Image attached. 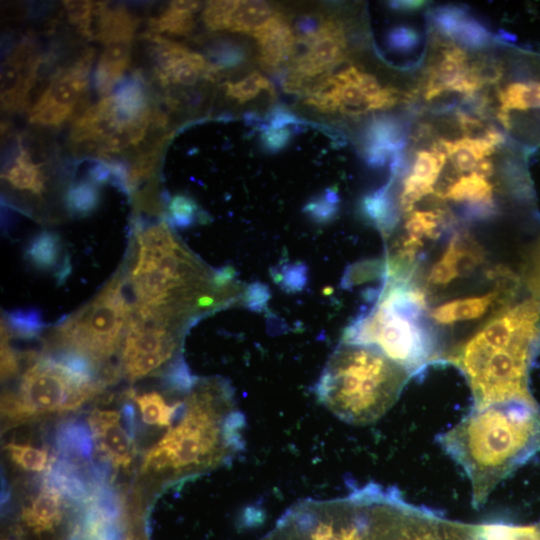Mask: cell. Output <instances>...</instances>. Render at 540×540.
Segmentation results:
<instances>
[{
	"label": "cell",
	"instance_id": "obj_1",
	"mask_svg": "<svg viewBox=\"0 0 540 540\" xmlns=\"http://www.w3.org/2000/svg\"><path fill=\"white\" fill-rule=\"evenodd\" d=\"M540 351V303L531 298L512 303L454 344L442 363L465 376L473 407L505 402L537 406L528 387L533 358Z\"/></svg>",
	"mask_w": 540,
	"mask_h": 540
},
{
	"label": "cell",
	"instance_id": "obj_2",
	"mask_svg": "<svg viewBox=\"0 0 540 540\" xmlns=\"http://www.w3.org/2000/svg\"><path fill=\"white\" fill-rule=\"evenodd\" d=\"M437 441L466 473L472 504L479 508L500 481L540 450V411L517 401L472 407Z\"/></svg>",
	"mask_w": 540,
	"mask_h": 540
},
{
	"label": "cell",
	"instance_id": "obj_3",
	"mask_svg": "<svg viewBox=\"0 0 540 540\" xmlns=\"http://www.w3.org/2000/svg\"><path fill=\"white\" fill-rule=\"evenodd\" d=\"M411 377L376 347L341 341L328 358L315 392L340 420L368 425L389 411Z\"/></svg>",
	"mask_w": 540,
	"mask_h": 540
},
{
	"label": "cell",
	"instance_id": "obj_4",
	"mask_svg": "<svg viewBox=\"0 0 540 540\" xmlns=\"http://www.w3.org/2000/svg\"><path fill=\"white\" fill-rule=\"evenodd\" d=\"M342 341L376 347L412 377L440 361L424 294L408 281L386 279L374 304L346 328Z\"/></svg>",
	"mask_w": 540,
	"mask_h": 540
},
{
	"label": "cell",
	"instance_id": "obj_5",
	"mask_svg": "<svg viewBox=\"0 0 540 540\" xmlns=\"http://www.w3.org/2000/svg\"><path fill=\"white\" fill-rule=\"evenodd\" d=\"M104 384L84 381L50 354L44 355L24 373L17 393L2 396V417L14 424L47 413L75 410L99 394Z\"/></svg>",
	"mask_w": 540,
	"mask_h": 540
},
{
	"label": "cell",
	"instance_id": "obj_6",
	"mask_svg": "<svg viewBox=\"0 0 540 540\" xmlns=\"http://www.w3.org/2000/svg\"><path fill=\"white\" fill-rule=\"evenodd\" d=\"M124 285L118 272L90 302L61 322L55 329L58 344L98 365L108 359L117 350L132 312Z\"/></svg>",
	"mask_w": 540,
	"mask_h": 540
},
{
	"label": "cell",
	"instance_id": "obj_7",
	"mask_svg": "<svg viewBox=\"0 0 540 540\" xmlns=\"http://www.w3.org/2000/svg\"><path fill=\"white\" fill-rule=\"evenodd\" d=\"M192 323L165 311L132 307L122 352L127 378H142L173 360L183 333ZM180 354V353H179Z\"/></svg>",
	"mask_w": 540,
	"mask_h": 540
},
{
	"label": "cell",
	"instance_id": "obj_8",
	"mask_svg": "<svg viewBox=\"0 0 540 540\" xmlns=\"http://www.w3.org/2000/svg\"><path fill=\"white\" fill-rule=\"evenodd\" d=\"M486 263V252L468 230L456 232L428 269L410 280L424 294L426 307L455 282L469 278Z\"/></svg>",
	"mask_w": 540,
	"mask_h": 540
},
{
	"label": "cell",
	"instance_id": "obj_9",
	"mask_svg": "<svg viewBox=\"0 0 540 540\" xmlns=\"http://www.w3.org/2000/svg\"><path fill=\"white\" fill-rule=\"evenodd\" d=\"M94 58V50L86 49L76 61L55 75L29 111V122L59 126L74 112L84 93Z\"/></svg>",
	"mask_w": 540,
	"mask_h": 540
},
{
	"label": "cell",
	"instance_id": "obj_10",
	"mask_svg": "<svg viewBox=\"0 0 540 540\" xmlns=\"http://www.w3.org/2000/svg\"><path fill=\"white\" fill-rule=\"evenodd\" d=\"M43 60L30 39H24L1 68V108L19 112L28 106L29 93L34 87Z\"/></svg>",
	"mask_w": 540,
	"mask_h": 540
},
{
	"label": "cell",
	"instance_id": "obj_11",
	"mask_svg": "<svg viewBox=\"0 0 540 540\" xmlns=\"http://www.w3.org/2000/svg\"><path fill=\"white\" fill-rule=\"evenodd\" d=\"M120 418V412L94 409L89 417V426L99 458L107 460L114 468H127L134 453L133 438Z\"/></svg>",
	"mask_w": 540,
	"mask_h": 540
},
{
	"label": "cell",
	"instance_id": "obj_12",
	"mask_svg": "<svg viewBox=\"0 0 540 540\" xmlns=\"http://www.w3.org/2000/svg\"><path fill=\"white\" fill-rule=\"evenodd\" d=\"M118 112L113 95L104 97L78 117L71 129L70 140L92 150L111 137L125 123Z\"/></svg>",
	"mask_w": 540,
	"mask_h": 540
},
{
	"label": "cell",
	"instance_id": "obj_13",
	"mask_svg": "<svg viewBox=\"0 0 540 540\" xmlns=\"http://www.w3.org/2000/svg\"><path fill=\"white\" fill-rule=\"evenodd\" d=\"M252 36L257 40L259 46L260 64L267 70L278 68L294 52L293 29L283 14L279 12Z\"/></svg>",
	"mask_w": 540,
	"mask_h": 540
},
{
	"label": "cell",
	"instance_id": "obj_14",
	"mask_svg": "<svg viewBox=\"0 0 540 540\" xmlns=\"http://www.w3.org/2000/svg\"><path fill=\"white\" fill-rule=\"evenodd\" d=\"M42 481L80 504L88 501L93 493L90 468L85 470L83 462L60 456L51 460Z\"/></svg>",
	"mask_w": 540,
	"mask_h": 540
},
{
	"label": "cell",
	"instance_id": "obj_15",
	"mask_svg": "<svg viewBox=\"0 0 540 540\" xmlns=\"http://www.w3.org/2000/svg\"><path fill=\"white\" fill-rule=\"evenodd\" d=\"M469 68L468 55L459 46H450L429 70L424 96L433 99L444 92H454Z\"/></svg>",
	"mask_w": 540,
	"mask_h": 540
},
{
	"label": "cell",
	"instance_id": "obj_16",
	"mask_svg": "<svg viewBox=\"0 0 540 540\" xmlns=\"http://www.w3.org/2000/svg\"><path fill=\"white\" fill-rule=\"evenodd\" d=\"M62 249L60 236L56 232L43 230L29 241L25 249V258L38 270L52 271L55 269V277L61 283L71 270L69 260L60 264Z\"/></svg>",
	"mask_w": 540,
	"mask_h": 540
},
{
	"label": "cell",
	"instance_id": "obj_17",
	"mask_svg": "<svg viewBox=\"0 0 540 540\" xmlns=\"http://www.w3.org/2000/svg\"><path fill=\"white\" fill-rule=\"evenodd\" d=\"M61 496L56 488L42 481L37 495L23 508L22 521L37 533L56 527L62 518Z\"/></svg>",
	"mask_w": 540,
	"mask_h": 540
},
{
	"label": "cell",
	"instance_id": "obj_18",
	"mask_svg": "<svg viewBox=\"0 0 540 540\" xmlns=\"http://www.w3.org/2000/svg\"><path fill=\"white\" fill-rule=\"evenodd\" d=\"M132 41H120L105 46L98 61L94 84L99 94L107 97L122 79L130 63Z\"/></svg>",
	"mask_w": 540,
	"mask_h": 540
},
{
	"label": "cell",
	"instance_id": "obj_19",
	"mask_svg": "<svg viewBox=\"0 0 540 540\" xmlns=\"http://www.w3.org/2000/svg\"><path fill=\"white\" fill-rule=\"evenodd\" d=\"M55 447L60 457L91 461L94 437L90 426L77 419L61 422L55 432Z\"/></svg>",
	"mask_w": 540,
	"mask_h": 540
},
{
	"label": "cell",
	"instance_id": "obj_20",
	"mask_svg": "<svg viewBox=\"0 0 540 540\" xmlns=\"http://www.w3.org/2000/svg\"><path fill=\"white\" fill-rule=\"evenodd\" d=\"M200 6L198 1H172L160 15L149 20V28L155 34L167 32L188 35L195 24L193 14Z\"/></svg>",
	"mask_w": 540,
	"mask_h": 540
},
{
	"label": "cell",
	"instance_id": "obj_21",
	"mask_svg": "<svg viewBox=\"0 0 540 540\" xmlns=\"http://www.w3.org/2000/svg\"><path fill=\"white\" fill-rule=\"evenodd\" d=\"M138 26V19L135 18L125 7L119 5L103 9L97 39L105 46L114 42L132 41L134 32Z\"/></svg>",
	"mask_w": 540,
	"mask_h": 540
},
{
	"label": "cell",
	"instance_id": "obj_22",
	"mask_svg": "<svg viewBox=\"0 0 540 540\" xmlns=\"http://www.w3.org/2000/svg\"><path fill=\"white\" fill-rule=\"evenodd\" d=\"M13 188L29 191L41 196L45 190V177L28 151L20 144V150L13 164L1 174Z\"/></svg>",
	"mask_w": 540,
	"mask_h": 540
},
{
	"label": "cell",
	"instance_id": "obj_23",
	"mask_svg": "<svg viewBox=\"0 0 540 540\" xmlns=\"http://www.w3.org/2000/svg\"><path fill=\"white\" fill-rule=\"evenodd\" d=\"M113 96L124 121L138 120L151 112L142 77L137 73L121 84Z\"/></svg>",
	"mask_w": 540,
	"mask_h": 540
},
{
	"label": "cell",
	"instance_id": "obj_24",
	"mask_svg": "<svg viewBox=\"0 0 540 540\" xmlns=\"http://www.w3.org/2000/svg\"><path fill=\"white\" fill-rule=\"evenodd\" d=\"M276 13L264 1H238L230 14L226 30L253 35Z\"/></svg>",
	"mask_w": 540,
	"mask_h": 540
},
{
	"label": "cell",
	"instance_id": "obj_25",
	"mask_svg": "<svg viewBox=\"0 0 540 540\" xmlns=\"http://www.w3.org/2000/svg\"><path fill=\"white\" fill-rule=\"evenodd\" d=\"M366 137L365 146L380 148L393 156L400 153L405 143L400 124L390 117L374 118L367 128Z\"/></svg>",
	"mask_w": 540,
	"mask_h": 540
},
{
	"label": "cell",
	"instance_id": "obj_26",
	"mask_svg": "<svg viewBox=\"0 0 540 540\" xmlns=\"http://www.w3.org/2000/svg\"><path fill=\"white\" fill-rule=\"evenodd\" d=\"M501 103L498 115L509 116L510 110L540 108V83L516 82L498 94Z\"/></svg>",
	"mask_w": 540,
	"mask_h": 540
},
{
	"label": "cell",
	"instance_id": "obj_27",
	"mask_svg": "<svg viewBox=\"0 0 540 540\" xmlns=\"http://www.w3.org/2000/svg\"><path fill=\"white\" fill-rule=\"evenodd\" d=\"M135 401L145 423L160 427L167 426L168 428L174 425V415L179 401L168 405L163 397L156 392L137 396Z\"/></svg>",
	"mask_w": 540,
	"mask_h": 540
},
{
	"label": "cell",
	"instance_id": "obj_28",
	"mask_svg": "<svg viewBox=\"0 0 540 540\" xmlns=\"http://www.w3.org/2000/svg\"><path fill=\"white\" fill-rule=\"evenodd\" d=\"M100 203L98 185L91 180L71 185L65 195V205L70 214L85 217L94 212Z\"/></svg>",
	"mask_w": 540,
	"mask_h": 540
},
{
	"label": "cell",
	"instance_id": "obj_29",
	"mask_svg": "<svg viewBox=\"0 0 540 540\" xmlns=\"http://www.w3.org/2000/svg\"><path fill=\"white\" fill-rule=\"evenodd\" d=\"M2 321L11 334L21 338H34L45 327L42 313L36 308L15 309L5 312Z\"/></svg>",
	"mask_w": 540,
	"mask_h": 540
},
{
	"label": "cell",
	"instance_id": "obj_30",
	"mask_svg": "<svg viewBox=\"0 0 540 540\" xmlns=\"http://www.w3.org/2000/svg\"><path fill=\"white\" fill-rule=\"evenodd\" d=\"M193 375L183 356L178 354L171 360L162 374V383L166 390L179 394L189 393L199 381Z\"/></svg>",
	"mask_w": 540,
	"mask_h": 540
},
{
	"label": "cell",
	"instance_id": "obj_31",
	"mask_svg": "<svg viewBox=\"0 0 540 540\" xmlns=\"http://www.w3.org/2000/svg\"><path fill=\"white\" fill-rule=\"evenodd\" d=\"M5 451L15 464L27 471H43L49 461V455L45 449L30 445L9 443L5 446Z\"/></svg>",
	"mask_w": 540,
	"mask_h": 540
},
{
	"label": "cell",
	"instance_id": "obj_32",
	"mask_svg": "<svg viewBox=\"0 0 540 540\" xmlns=\"http://www.w3.org/2000/svg\"><path fill=\"white\" fill-rule=\"evenodd\" d=\"M226 94L240 103L254 99L262 90L273 93L272 84L259 72H253L236 83H226Z\"/></svg>",
	"mask_w": 540,
	"mask_h": 540
},
{
	"label": "cell",
	"instance_id": "obj_33",
	"mask_svg": "<svg viewBox=\"0 0 540 540\" xmlns=\"http://www.w3.org/2000/svg\"><path fill=\"white\" fill-rule=\"evenodd\" d=\"M211 64L218 70L234 68L245 61L246 50L242 45L230 40L214 43L209 49Z\"/></svg>",
	"mask_w": 540,
	"mask_h": 540
},
{
	"label": "cell",
	"instance_id": "obj_34",
	"mask_svg": "<svg viewBox=\"0 0 540 540\" xmlns=\"http://www.w3.org/2000/svg\"><path fill=\"white\" fill-rule=\"evenodd\" d=\"M69 21L79 32L93 39V21L95 17V2L92 1H63Z\"/></svg>",
	"mask_w": 540,
	"mask_h": 540
},
{
	"label": "cell",
	"instance_id": "obj_35",
	"mask_svg": "<svg viewBox=\"0 0 540 540\" xmlns=\"http://www.w3.org/2000/svg\"><path fill=\"white\" fill-rule=\"evenodd\" d=\"M196 202L185 195H175L168 204L170 224L175 228H187L196 220Z\"/></svg>",
	"mask_w": 540,
	"mask_h": 540
},
{
	"label": "cell",
	"instance_id": "obj_36",
	"mask_svg": "<svg viewBox=\"0 0 540 540\" xmlns=\"http://www.w3.org/2000/svg\"><path fill=\"white\" fill-rule=\"evenodd\" d=\"M454 39L467 47L481 48L488 44L490 33L480 22L466 16Z\"/></svg>",
	"mask_w": 540,
	"mask_h": 540
},
{
	"label": "cell",
	"instance_id": "obj_37",
	"mask_svg": "<svg viewBox=\"0 0 540 540\" xmlns=\"http://www.w3.org/2000/svg\"><path fill=\"white\" fill-rule=\"evenodd\" d=\"M238 1H211L203 12V20L210 30H226L230 14Z\"/></svg>",
	"mask_w": 540,
	"mask_h": 540
},
{
	"label": "cell",
	"instance_id": "obj_38",
	"mask_svg": "<svg viewBox=\"0 0 540 540\" xmlns=\"http://www.w3.org/2000/svg\"><path fill=\"white\" fill-rule=\"evenodd\" d=\"M466 16V13L460 8L441 7L435 11L433 21L442 34L454 39Z\"/></svg>",
	"mask_w": 540,
	"mask_h": 540
},
{
	"label": "cell",
	"instance_id": "obj_39",
	"mask_svg": "<svg viewBox=\"0 0 540 540\" xmlns=\"http://www.w3.org/2000/svg\"><path fill=\"white\" fill-rule=\"evenodd\" d=\"M524 281L532 298L540 303V240L527 257L523 269Z\"/></svg>",
	"mask_w": 540,
	"mask_h": 540
},
{
	"label": "cell",
	"instance_id": "obj_40",
	"mask_svg": "<svg viewBox=\"0 0 540 540\" xmlns=\"http://www.w3.org/2000/svg\"><path fill=\"white\" fill-rule=\"evenodd\" d=\"M388 46L396 51H410L419 43V34L415 29L406 26H399L391 29L387 35Z\"/></svg>",
	"mask_w": 540,
	"mask_h": 540
},
{
	"label": "cell",
	"instance_id": "obj_41",
	"mask_svg": "<svg viewBox=\"0 0 540 540\" xmlns=\"http://www.w3.org/2000/svg\"><path fill=\"white\" fill-rule=\"evenodd\" d=\"M337 202V194L328 190L324 198L308 203L304 210L317 220H326L334 214Z\"/></svg>",
	"mask_w": 540,
	"mask_h": 540
},
{
	"label": "cell",
	"instance_id": "obj_42",
	"mask_svg": "<svg viewBox=\"0 0 540 540\" xmlns=\"http://www.w3.org/2000/svg\"><path fill=\"white\" fill-rule=\"evenodd\" d=\"M289 128L267 129L261 133V143L269 152H278L285 148L292 138Z\"/></svg>",
	"mask_w": 540,
	"mask_h": 540
},
{
	"label": "cell",
	"instance_id": "obj_43",
	"mask_svg": "<svg viewBox=\"0 0 540 540\" xmlns=\"http://www.w3.org/2000/svg\"><path fill=\"white\" fill-rule=\"evenodd\" d=\"M297 117L284 107L274 108L267 117L265 124L260 125L261 130L284 128L285 125L298 123Z\"/></svg>",
	"mask_w": 540,
	"mask_h": 540
},
{
	"label": "cell",
	"instance_id": "obj_44",
	"mask_svg": "<svg viewBox=\"0 0 540 540\" xmlns=\"http://www.w3.org/2000/svg\"><path fill=\"white\" fill-rule=\"evenodd\" d=\"M123 425L130 436L134 437V409L130 404H125L122 409Z\"/></svg>",
	"mask_w": 540,
	"mask_h": 540
},
{
	"label": "cell",
	"instance_id": "obj_45",
	"mask_svg": "<svg viewBox=\"0 0 540 540\" xmlns=\"http://www.w3.org/2000/svg\"><path fill=\"white\" fill-rule=\"evenodd\" d=\"M424 5L423 1H391L389 6L394 10L415 11Z\"/></svg>",
	"mask_w": 540,
	"mask_h": 540
},
{
	"label": "cell",
	"instance_id": "obj_46",
	"mask_svg": "<svg viewBox=\"0 0 540 540\" xmlns=\"http://www.w3.org/2000/svg\"><path fill=\"white\" fill-rule=\"evenodd\" d=\"M11 495V490L9 485L7 484L6 479L2 476L1 478V503H6Z\"/></svg>",
	"mask_w": 540,
	"mask_h": 540
}]
</instances>
